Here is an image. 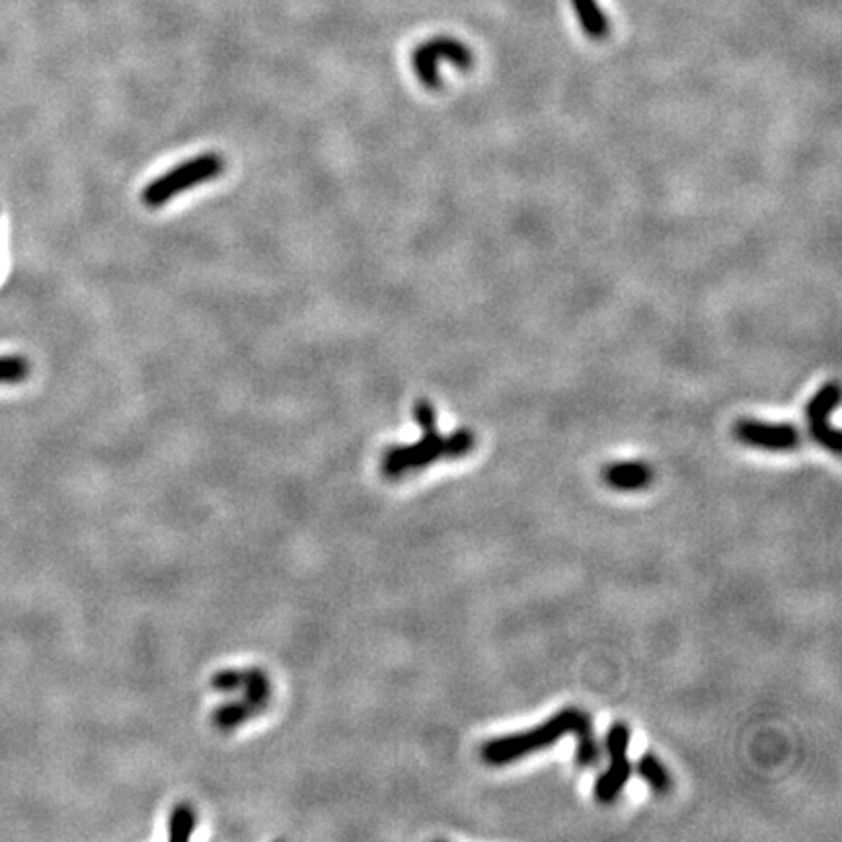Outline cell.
Listing matches in <instances>:
<instances>
[{
    "label": "cell",
    "mask_w": 842,
    "mask_h": 842,
    "mask_svg": "<svg viewBox=\"0 0 842 842\" xmlns=\"http://www.w3.org/2000/svg\"><path fill=\"white\" fill-rule=\"evenodd\" d=\"M733 435L739 443L747 447L774 451V453L794 451L802 445V433L792 423L739 420L733 427Z\"/></svg>",
    "instance_id": "cell-8"
},
{
    "label": "cell",
    "mask_w": 842,
    "mask_h": 842,
    "mask_svg": "<svg viewBox=\"0 0 842 842\" xmlns=\"http://www.w3.org/2000/svg\"><path fill=\"white\" fill-rule=\"evenodd\" d=\"M841 404V386L837 383L823 384L805 406V420L811 439L833 455H841V431L829 423L831 414Z\"/></svg>",
    "instance_id": "cell-7"
},
{
    "label": "cell",
    "mask_w": 842,
    "mask_h": 842,
    "mask_svg": "<svg viewBox=\"0 0 842 842\" xmlns=\"http://www.w3.org/2000/svg\"><path fill=\"white\" fill-rule=\"evenodd\" d=\"M572 8L587 38L599 41L609 36L611 22L597 0H572Z\"/></svg>",
    "instance_id": "cell-10"
},
{
    "label": "cell",
    "mask_w": 842,
    "mask_h": 842,
    "mask_svg": "<svg viewBox=\"0 0 842 842\" xmlns=\"http://www.w3.org/2000/svg\"><path fill=\"white\" fill-rule=\"evenodd\" d=\"M603 482L618 492H638L653 480L650 464L642 460H620L603 468Z\"/></svg>",
    "instance_id": "cell-9"
},
{
    "label": "cell",
    "mask_w": 842,
    "mask_h": 842,
    "mask_svg": "<svg viewBox=\"0 0 842 842\" xmlns=\"http://www.w3.org/2000/svg\"><path fill=\"white\" fill-rule=\"evenodd\" d=\"M223 170H225V158L221 154H197L192 160H186V162L178 164L176 168L164 172L162 176L153 180L143 190V195H141L143 203L151 209L162 207L172 197L188 192L199 184H205V182H211V180L219 178L223 174Z\"/></svg>",
    "instance_id": "cell-3"
},
{
    "label": "cell",
    "mask_w": 842,
    "mask_h": 842,
    "mask_svg": "<svg viewBox=\"0 0 842 842\" xmlns=\"http://www.w3.org/2000/svg\"><path fill=\"white\" fill-rule=\"evenodd\" d=\"M195 809L190 804H180L174 807L170 821H168V837L172 841H186L192 837L195 829Z\"/></svg>",
    "instance_id": "cell-12"
},
{
    "label": "cell",
    "mask_w": 842,
    "mask_h": 842,
    "mask_svg": "<svg viewBox=\"0 0 842 842\" xmlns=\"http://www.w3.org/2000/svg\"><path fill=\"white\" fill-rule=\"evenodd\" d=\"M30 361L24 355H0V384H20L30 377Z\"/></svg>",
    "instance_id": "cell-13"
},
{
    "label": "cell",
    "mask_w": 842,
    "mask_h": 842,
    "mask_svg": "<svg viewBox=\"0 0 842 842\" xmlns=\"http://www.w3.org/2000/svg\"><path fill=\"white\" fill-rule=\"evenodd\" d=\"M240 690L244 692L240 700L230 702L213 714V724L221 731L242 726L246 720H252L268 706L271 685L268 675L262 669H242Z\"/></svg>",
    "instance_id": "cell-5"
},
{
    "label": "cell",
    "mask_w": 842,
    "mask_h": 842,
    "mask_svg": "<svg viewBox=\"0 0 842 842\" xmlns=\"http://www.w3.org/2000/svg\"><path fill=\"white\" fill-rule=\"evenodd\" d=\"M423 437L414 445H396L383 455V474L390 480L408 476L427 468L441 459H462L476 447V435L470 429H459L451 435H441L437 425L423 427Z\"/></svg>",
    "instance_id": "cell-2"
},
{
    "label": "cell",
    "mask_w": 842,
    "mask_h": 842,
    "mask_svg": "<svg viewBox=\"0 0 842 842\" xmlns=\"http://www.w3.org/2000/svg\"><path fill=\"white\" fill-rule=\"evenodd\" d=\"M566 735H575L577 753L575 761L581 768H593L601 761V747L595 737V726L591 716L575 706H568L556 712L540 726L511 735H501L486 741L480 749V757L486 765L507 766L521 761L529 755L540 753Z\"/></svg>",
    "instance_id": "cell-1"
},
{
    "label": "cell",
    "mask_w": 842,
    "mask_h": 842,
    "mask_svg": "<svg viewBox=\"0 0 842 842\" xmlns=\"http://www.w3.org/2000/svg\"><path fill=\"white\" fill-rule=\"evenodd\" d=\"M628 747H630V728L622 722H616L607 731V751L611 757V765L595 782L593 794L597 802L613 804L626 788L632 774Z\"/></svg>",
    "instance_id": "cell-6"
},
{
    "label": "cell",
    "mask_w": 842,
    "mask_h": 842,
    "mask_svg": "<svg viewBox=\"0 0 842 842\" xmlns=\"http://www.w3.org/2000/svg\"><path fill=\"white\" fill-rule=\"evenodd\" d=\"M449 61L460 71H470L474 65V55L470 47L455 38H433L416 47L412 55V67L421 84L429 90L443 86L439 65Z\"/></svg>",
    "instance_id": "cell-4"
},
{
    "label": "cell",
    "mask_w": 842,
    "mask_h": 842,
    "mask_svg": "<svg viewBox=\"0 0 842 842\" xmlns=\"http://www.w3.org/2000/svg\"><path fill=\"white\" fill-rule=\"evenodd\" d=\"M636 770H638V774L642 776V780L650 786L653 792H659V794H665V792H669L671 790V774L667 772V768L665 765L655 757V755H651V753H646L640 761H638V765H636Z\"/></svg>",
    "instance_id": "cell-11"
}]
</instances>
